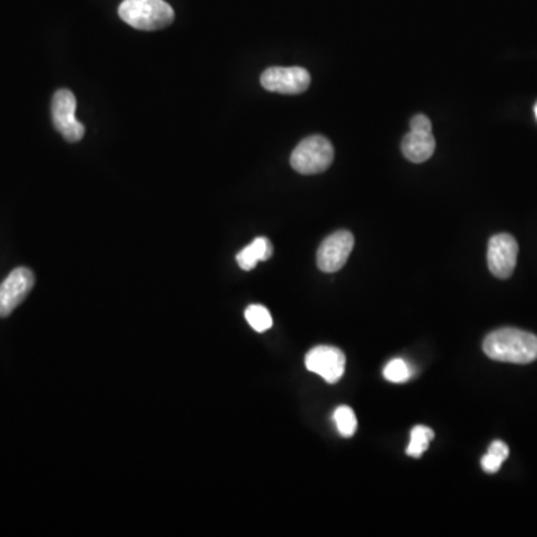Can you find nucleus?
<instances>
[{"label":"nucleus","mask_w":537,"mask_h":537,"mask_svg":"<svg viewBox=\"0 0 537 537\" xmlns=\"http://www.w3.org/2000/svg\"><path fill=\"white\" fill-rule=\"evenodd\" d=\"M503 463H505L503 460L498 459L496 455L489 454V452H487V455H484L480 460V466L487 473H497Z\"/></svg>","instance_id":"16"},{"label":"nucleus","mask_w":537,"mask_h":537,"mask_svg":"<svg viewBox=\"0 0 537 537\" xmlns=\"http://www.w3.org/2000/svg\"><path fill=\"white\" fill-rule=\"evenodd\" d=\"M122 22L138 31H160L171 26L175 13L165 0H124L120 4Z\"/></svg>","instance_id":"2"},{"label":"nucleus","mask_w":537,"mask_h":537,"mask_svg":"<svg viewBox=\"0 0 537 537\" xmlns=\"http://www.w3.org/2000/svg\"><path fill=\"white\" fill-rule=\"evenodd\" d=\"M75 111H76V99L74 93L66 88L56 92L51 103L54 127L70 144L83 139L84 131H85L83 122H79L75 117Z\"/></svg>","instance_id":"4"},{"label":"nucleus","mask_w":537,"mask_h":537,"mask_svg":"<svg viewBox=\"0 0 537 537\" xmlns=\"http://www.w3.org/2000/svg\"><path fill=\"white\" fill-rule=\"evenodd\" d=\"M306 369L321 376L328 384H336L345 373L346 358L335 346H317L305 358Z\"/></svg>","instance_id":"9"},{"label":"nucleus","mask_w":537,"mask_h":537,"mask_svg":"<svg viewBox=\"0 0 537 537\" xmlns=\"http://www.w3.org/2000/svg\"><path fill=\"white\" fill-rule=\"evenodd\" d=\"M488 452L489 454L496 455V457H498V459L505 461V460L509 457V446H507L505 442L494 441L493 443L489 445Z\"/></svg>","instance_id":"17"},{"label":"nucleus","mask_w":537,"mask_h":537,"mask_svg":"<svg viewBox=\"0 0 537 537\" xmlns=\"http://www.w3.org/2000/svg\"><path fill=\"white\" fill-rule=\"evenodd\" d=\"M482 350L496 362L529 364L537 360V336L520 328H498L485 337Z\"/></svg>","instance_id":"1"},{"label":"nucleus","mask_w":537,"mask_h":537,"mask_svg":"<svg viewBox=\"0 0 537 537\" xmlns=\"http://www.w3.org/2000/svg\"><path fill=\"white\" fill-rule=\"evenodd\" d=\"M412 375H414V369L409 362H405L402 358H394L384 369L385 380L394 382V384H403L411 380Z\"/></svg>","instance_id":"14"},{"label":"nucleus","mask_w":537,"mask_h":537,"mask_svg":"<svg viewBox=\"0 0 537 537\" xmlns=\"http://www.w3.org/2000/svg\"><path fill=\"white\" fill-rule=\"evenodd\" d=\"M335 149L327 138L314 135L301 140L294 148L290 163L294 171L301 175H315L332 166Z\"/></svg>","instance_id":"3"},{"label":"nucleus","mask_w":537,"mask_h":537,"mask_svg":"<svg viewBox=\"0 0 537 537\" xmlns=\"http://www.w3.org/2000/svg\"><path fill=\"white\" fill-rule=\"evenodd\" d=\"M35 285V275L27 267H17L0 284V317H8L26 299Z\"/></svg>","instance_id":"10"},{"label":"nucleus","mask_w":537,"mask_h":537,"mask_svg":"<svg viewBox=\"0 0 537 537\" xmlns=\"http://www.w3.org/2000/svg\"><path fill=\"white\" fill-rule=\"evenodd\" d=\"M433 437H434V432L432 428L425 427V425H416L412 428L411 442L407 445V454L414 459H419L427 451Z\"/></svg>","instance_id":"12"},{"label":"nucleus","mask_w":537,"mask_h":537,"mask_svg":"<svg viewBox=\"0 0 537 537\" xmlns=\"http://www.w3.org/2000/svg\"><path fill=\"white\" fill-rule=\"evenodd\" d=\"M263 88L267 92L281 94H301L310 85V75L303 67H269L260 78Z\"/></svg>","instance_id":"8"},{"label":"nucleus","mask_w":537,"mask_h":537,"mask_svg":"<svg viewBox=\"0 0 537 537\" xmlns=\"http://www.w3.org/2000/svg\"><path fill=\"white\" fill-rule=\"evenodd\" d=\"M333 419L336 423L337 432L344 437L353 436L357 430V418L350 407H337Z\"/></svg>","instance_id":"15"},{"label":"nucleus","mask_w":537,"mask_h":537,"mask_svg":"<svg viewBox=\"0 0 537 537\" xmlns=\"http://www.w3.org/2000/svg\"><path fill=\"white\" fill-rule=\"evenodd\" d=\"M518 242L509 233L494 235L488 242L487 262L488 269L496 278L507 280L514 273L518 258Z\"/></svg>","instance_id":"7"},{"label":"nucleus","mask_w":537,"mask_h":537,"mask_svg":"<svg viewBox=\"0 0 537 537\" xmlns=\"http://www.w3.org/2000/svg\"><path fill=\"white\" fill-rule=\"evenodd\" d=\"M354 248V237L348 230H339L326 237L317 253L319 271L335 273L345 266Z\"/></svg>","instance_id":"6"},{"label":"nucleus","mask_w":537,"mask_h":537,"mask_svg":"<svg viewBox=\"0 0 537 537\" xmlns=\"http://www.w3.org/2000/svg\"><path fill=\"white\" fill-rule=\"evenodd\" d=\"M534 115H536V119H537V103H536V106H534Z\"/></svg>","instance_id":"18"},{"label":"nucleus","mask_w":537,"mask_h":537,"mask_svg":"<svg viewBox=\"0 0 537 537\" xmlns=\"http://www.w3.org/2000/svg\"><path fill=\"white\" fill-rule=\"evenodd\" d=\"M436 149V140L432 135V121L425 115L418 114L411 120V130L402 140V153L412 163L427 162Z\"/></svg>","instance_id":"5"},{"label":"nucleus","mask_w":537,"mask_h":537,"mask_svg":"<svg viewBox=\"0 0 537 537\" xmlns=\"http://www.w3.org/2000/svg\"><path fill=\"white\" fill-rule=\"evenodd\" d=\"M245 318L248 321L249 326L258 333L266 332L273 324L271 312L262 305L248 306L245 310Z\"/></svg>","instance_id":"13"},{"label":"nucleus","mask_w":537,"mask_h":537,"mask_svg":"<svg viewBox=\"0 0 537 537\" xmlns=\"http://www.w3.org/2000/svg\"><path fill=\"white\" fill-rule=\"evenodd\" d=\"M272 254H273V246H272L271 240L266 237H257L248 246H245L240 253H237V262L240 269L253 271L258 262H266L272 257Z\"/></svg>","instance_id":"11"}]
</instances>
